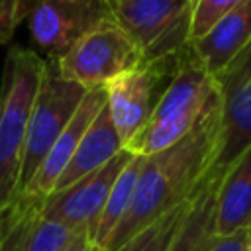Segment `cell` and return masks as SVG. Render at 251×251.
I'll list each match as a JSON object with an SVG mask.
<instances>
[{"mask_svg": "<svg viewBox=\"0 0 251 251\" xmlns=\"http://www.w3.org/2000/svg\"><path fill=\"white\" fill-rule=\"evenodd\" d=\"M59 251H100V249L92 243V239H90V235L86 231H80Z\"/></svg>", "mask_w": 251, "mask_h": 251, "instance_id": "22", "label": "cell"}, {"mask_svg": "<svg viewBox=\"0 0 251 251\" xmlns=\"http://www.w3.org/2000/svg\"><path fill=\"white\" fill-rule=\"evenodd\" d=\"M180 55L182 49L171 57L124 73L104 84L106 106L110 110L124 149H127V145L145 127L157 100L161 98L178 69Z\"/></svg>", "mask_w": 251, "mask_h": 251, "instance_id": "8", "label": "cell"}, {"mask_svg": "<svg viewBox=\"0 0 251 251\" xmlns=\"http://www.w3.org/2000/svg\"><path fill=\"white\" fill-rule=\"evenodd\" d=\"M131 157L133 153L122 149L110 163H106L98 171L82 176L63 190L49 194L43 200L41 214L47 220L63 224L73 231H86L90 239H94V231L110 190Z\"/></svg>", "mask_w": 251, "mask_h": 251, "instance_id": "10", "label": "cell"}, {"mask_svg": "<svg viewBox=\"0 0 251 251\" xmlns=\"http://www.w3.org/2000/svg\"><path fill=\"white\" fill-rule=\"evenodd\" d=\"M251 45V0L224 16L202 37L190 41L204 69L216 76Z\"/></svg>", "mask_w": 251, "mask_h": 251, "instance_id": "13", "label": "cell"}, {"mask_svg": "<svg viewBox=\"0 0 251 251\" xmlns=\"http://www.w3.org/2000/svg\"><path fill=\"white\" fill-rule=\"evenodd\" d=\"M86 92L88 90L84 86L63 78L55 61L45 59V71L29 118L18 194H22L27 188L43 159L73 120Z\"/></svg>", "mask_w": 251, "mask_h": 251, "instance_id": "5", "label": "cell"}, {"mask_svg": "<svg viewBox=\"0 0 251 251\" xmlns=\"http://www.w3.org/2000/svg\"><path fill=\"white\" fill-rule=\"evenodd\" d=\"M251 243V231L239 229L229 235H218L208 251H245Z\"/></svg>", "mask_w": 251, "mask_h": 251, "instance_id": "21", "label": "cell"}, {"mask_svg": "<svg viewBox=\"0 0 251 251\" xmlns=\"http://www.w3.org/2000/svg\"><path fill=\"white\" fill-rule=\"evenodd\" d=\"M104 106H106L104 86L90 88L84 94L73 120L63 129V133L59 135V139L55 141V145L51 147L47 157L43 159L41 167L37 169L35 176L31 178V182L27 184V188L22 194H29V196H37V198H47L49 194H53V190H55L61 175L65 173L67 165L71 163L82 135L86 133V129L90 127V124L94 122V118L100 114V110Z\"/></svg>", "mask_w": 251, "mask_h": 251, "instance_id": "12", "label": "cell"}, {"mask_svg": "<svg viewBox=\"0 0 251 251\" xmlns=\"http://www.w3.org/2000/svg\"><path fill=\"white\" fill-rule=\"evenodd\" d=\"M192 200L194 198L186 200L184 204L176 206L175 210H171L169 214H165L163 218L153 222L149 227L139 231L118 251H169L171 243L175 241V237L192 206Z\"/></svg>", "mask_w": 251, "mask_h": 251, "instance_id": "18", "label": "cell"}, {"mask_svg": "<svg viewBox=\"0 0 251 251\" xmlns=\"http://www.w3.org/2000/svg\"><path fill=\"white\" fill-rule=\"evenodd\" d=\"M24 20L37 51L59 61L114 14L110 0H24Z\"/></svg>", "mask_w": 251, "mask_h": 251, "instance_id": "6", "label": "cell"}, {"mask_svg": "<svg viewBox=\"0 0 251 251\" xmlns=\"http://www.w3.org/2000/svg\"><path fill=\"white\" fill-rule=\"evenodd\" d=\"M218 186H220V178L208 173L169 251H208L210 249V245L218 237L216 233Z\"/></svg>", "mask_w": 251, "mask_h": 251, "instance_id": "16", "label": "cell"}, {"mask_svg": "<svg viewBox=\"0 0 251 251\" xmlns=\"http://www.w3.org/2000/svg\"><path fill=\"white\" fill-rule=\"evenodd\" d=\"M245 2L247 0H194L190 41L202 37L214 24H218L224 16H227Z\"/></svg>", "mask_w": 251, "mask_h": 251, "instance_id": "19", "label": "cell"}, {"mask_svg": "<svg viewBox=\"0 0 251 251\" xmlns=\"http://www.w3.org/2000/svg\"><path fill=\"white\" fill-rule=\"evenodd\" d=\"M24 22V0H0V45H6Z\"/></svg>", "mask_w": 251, "mask_h": 251, "instance_id": "20", "label": "cell"}, {"mask_svg": "<svg viewBox=\"0 0 251 251\" xmlns=\"http://www.w3.org/2000/svg\"><path fill=\"white\" fill-rule=\"evenodd\" d=\"M45 198L18 194L0 208V251H59L76 233L41 214Z\"/></svg>", "mask_w": 251, "mask_h": 251, "instance_id": "11", "label": "cell"}, {"mask_svg": "<svg viewBox=\"0 0 251 251\" xmlns=\"http://www.w3.org/2000/svg\"><path fill=\"white\" fill-rule=\"evenodd\" d=\"M220 98L216 78L204 69L190 45L182 49L178 69L157 100L145 127L127 145L133 155L149 157L186 137Z\"/></svg>", "mask_w": 251, "mask_h": 251, "instance_id": "2", "label": "cell"}, {"mask_svg": "<svg viewBox=\"0 0 251 251\" xmlns=\"http://www.w3.org/2000/svg\"><path fill=\"white\" fill-rule=\"evenodd\" d=\"M218 137L220 98L186 137L145 157L131 206L112 233L106 251H118L153 222L196 196L214 165Z\"/></svg>", "mask_w": 251, "mask_h": 251, "instance_id": "1", "label": "cell"}, {"mask_svg": "<svg viewBox=\"0 0 251 251\" xmlns=\"http://www.w3.org/2000/svg\"><path fill=\"white\" fill-rule=\"evenodd\" d=\"M45 59L35 49L12 45L0 76V208L20 190L25 137Z\"/></svg>", "mask_w": 251, "mask_h": 251, "instance_id": "3", "label": "cell"}, {"mask_svg": "<svg viewBox=\"0 0 251 251\" xmlns=\"http://www.w3.org/2000/svg\"><path fill=\"white\" fill-rule=\"evenodd\" d=\"M245 251H251V243H249V247H247V249H245Z\"/></svg>", "mask_w": 251, "mask_h": 251, "instance_id": "23", "label": "cell"}, {"mask_svg": "<svg viewBox=\"0 0 251 251\" xmlns=\"http://www.w3.org/2000/svg\"><path fill=\"white\" fill-rule=\"evenodd\" d=\"M143 161H145V157L133 155L110 190V196L104 204V210L100 214V220H98V226L94 231V239H92L100 251H106V245H108L112 233L116 231V227L120 226V222L124 220V216L127 214V210L131 206Z\"/></svg>", "mask_w": 251, "mask_h": 251, "instance_id": "17", "label": "cell"}, {"mask_svg": "<svg viewBox=\"0 0 251 251\" xmlns=\"http://www.w3.org/2000/svg\"><path fill=\"white\" fill-rule=\"evenodd\" d=\"M122 149H124V145H122L118 129L112 122L110 110H108V106H104L100 110V114L94 118V122L90 124V127L86 129V133L82 135L71 163L67 165V169L61 175L53 192L63 190V188L75 184L76 180H80L82 176L98 171L100 167L110 163Z\"/></svg>", "mask_w": 251, "mask_h": 251, "instance_id": "15", "label": "cell"}, {"mask_svg": "<svg viewBox=\"0 0 251 251\" xmlns=\"http://www.w3.org/2000/svg\"><path fill=\"white\" fill-rule=\"evenodd\" d=\"M251 227V147L222 175L216 196V233L229 235Z\"/></svg>", "mask_w": 251, "mask_h": 251, "instance_id": "14", "label": "cell"}, {"mask_svg": "<svg viewBox=\"0 0 251 251\" xmlns=\"http://www.w3.org/2000/svg\"><path fill=\"white\" fill-rule=\"evenodd\" d=\"M249 231H251V227H249Z\"/></svg>", "mask_w": 251, "mask_h": 251, "instance_id": "24", "label": "cell"}, {"mask_svg": "<svg viewBox=\"0 0 251 251\" xmlns=\"http://www.w3.org/2000/svg\"><path fill=\"white\" fill-rule=\"evenodd\" d=\"M55 65L63 78L90 90L139 69L143 57L133 39L114 20L86 33L65 57L55 61Z\"/></svg>", "mask_w": 251, "mask_h": 251, "instance_id": "7", "label": "cell"}, {"mask_svg": "<svg viewBox=\"0 0 251 251\" xmlns=\"http://www.w3.org/2000/svg\"><path fill=\"white\" fill-rule=\"evenodd\" d=\"M214 78L220 88V137L210 175L222 178L251 147V45Z\"/></svg>", "mask_w": 251, "mask_h": 251, "instance_id": "9", "label": "cell"}, {"mask_svg": "<svg viewBox=\"0 0 251 251\" xmlns=\"http://www.w3.org/2000/svg\"><path fill=\"white\" fill-rule=\"evenodd\" d=\"M114 20L141 51L143 65L190 43L194 0H110Z\"/></svg>", "mask_w": 251, "mask_h": 251, "instance_id": "4", "label": "cell"}]
</instances>
